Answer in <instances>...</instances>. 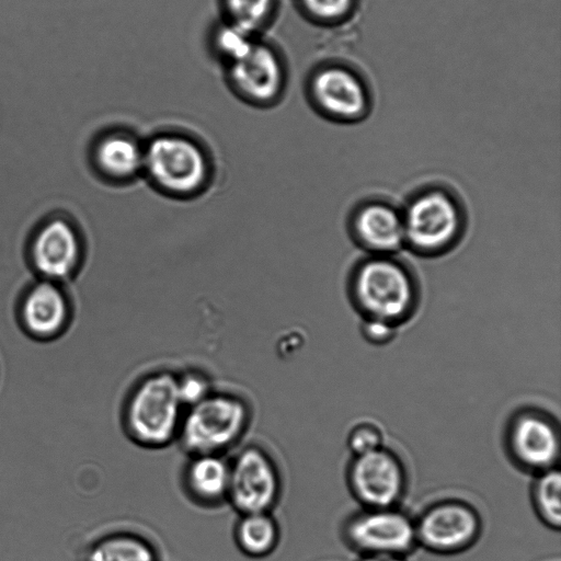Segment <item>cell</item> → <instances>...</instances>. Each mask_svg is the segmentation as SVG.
<instances>
[{"mask_svg":"<svg viewBox=\"0 0 561 561\" xmlns=\"http://www.w3.org/2000/svg\"><path fill=\"white\" fill-rule=\"evenodd\" d=\"M396 327L376 320H362L360 331L366 341L375 345H383L392 341Z\"/></svg>","mask_w":561,"mask_h":561,"instance_id":"obj_26","label":"cell"},{"mask_svg":"<svg viewBox=\"0 0 561 561\" xmlns=\"http://www.w3.org/2000/svg\"><path fill=\"white\" fill-rule=\"evenodd\" d=\"M404 248L422 257H437L463 239L468 214L459 194L444 183L415 188L401 206Z\"/></svg>","mask_w":561,"mask_h":561,"instance_id":"obj_2","label":"cell"},{"mask_svg":"<svg viewBox=\"0 0 561 561\" xmlns=\"http://www.w3.org/2000/svg\"><path fill=\"white\" fill-rule=\"evenodd\" d=\"M359 0H297L302 15L321 26H335L350 20Z\"/></svg>","mask_w":561,"mask_h":561,"instance_id":"obj_23","label":"cell"},{"mask_svg":"<svg viewBox=\"0 0 561 561\" xmlns=\"http://www.w3.org/2000/svg\"><path fill=\"white\" fill-rule=\"evenodd\" d=\"M505 444L511 459L526 471L537 474L558 467L560 431L542 411L524 409L513 415L506 427Z\"/></svg>","mask_w":561,"mask_h":561,"instance_id":"obj_12","label":"cell"},{"mask_svg":"<svg viewBox=\"0 0 561 561\" xmlns=\"http://www.w3.org/2000/svg\"><path fill=\"white\" fill-rule=\"evenodd\" d=\"M142 176L167 197L191 199L209 187L214 161L207 147L193 135L162 130L145 140Z\"/></svg>","mask_w":561,"mask_h":561,"instance_id":"obj_3","label":"cell"},{"mask_svg":"<svg viewBox=\"0 0 561 561\" xmlns=\"http://www.w3.org/2000/svg\"><path fill=\"white\" fill-rule=\"evenodd\" d=\"M344 542L359 556L407 557L417 546L414 520L397 507L364 508L343 524Z\"/></svg>","mask_w":561,"mask_h":561,"instance_id":"obj_9","label":"cell"},{"mask_svg":"<svg viewBox=\"0 0 561 561\" xmlns=\"http://www.w3.org/2000/svg\"><path fill=\"white\" fill-rule=\"evenodd\" d=\"M80 243L73 228L64 220L46 224L33 244V261L46 277L62 278L76 267Z\"/></svg>","mask_w":561,"mask_h":561,"instance_id":"obj_16","label":"cell"},{"mask_svg":"<svg viewBox=\"0 0 561 561\" xmlns=\"http://www.w3.org/2000/svg\"><path fill=\"white\" fill-rule=\"evenodd\" d=\"M383 435L379 426L370 421L358 422L347 435V446L353 456L364 455L381 447Z\"/></svg>","mask_w":561,"mask_h":561,"instance_id":"obj_25","label":"cell"},{"mask_svg":"<svg viewBox=\"0 0 561 561\" xmlns=\"http://www.w3.org/2000/svg\"><path fill=\"white\" fill-rule=\"evenodd\" d=\"M84 561H159V554L146 538L117 531L95 540L88 548Z\"/></svg>","mask_w":561,"mask_h":561,"instance_id":"obj_19","label":"cell"},{"mask_svg":"<svg viewBox=\"0 0 561 561\" xmlns=\"http://www.w3.org/2000/svg\"><path fill=\"white\" fill-rule=\"evenodd\" d=\"M531 502L540 520L558 530L561 525V474L558 467L536 474Z\"/></svg>","mask_w":561,"mask_h":561,"instance_id":"obj_21","label":"cell"},{"mask_svg":"<svg viewBox=\"0 0 561 561\" xmlns=\"http://www.w3.org/2000/svg\"><path fill=\"white\" fill-rule=\"evenodd\" d=\"M358 561H407L405 557L397 554H365Z\"/></svg>","mask_w":561,"mask_h":561,"instance_id":"obj_27","label":"cell"},{"mask_svg":"<svg viewBox=\"0 0 561 561\" xmlns=\"http://www.w3.org/2000/svg\"><path fill=\"white\" fill-rule=\"evenodd\" d=\"M224 69L229 89L251 106H274L287 88L288 69L283 54L261 37L247 54Z\"/></svg>","mask_w":561,"mask_h":561,"instance_id":"obj_7","label":"cell"},{"mask_svg":"<svg viewBox=\"0 0 561 561\" xmlns=\"http://www.w3.org/2000/svg\"><path fill=\"white\" fill-rule=\"evenodd\" d=\"M230 463L224 455H192L182 473V486L188 499L202 507L227 503Z\"/></svg>","mask_w":561,"mask_h":561,"instance_id":"obj_15","label":"cell"},{"mask_svg":"<svg viewBox=\"0 0 561 561\" xmlns=\"http://www.w3.org/2000/svg\"><path fill=\"white\" fill-rule=\"evenodd\" d=\"M185 410L176 374L151 371L133 385L124 400L123 430L134 444L161 449L178 440Z\"/></svg>","mask_w":561,"mask_h":561,"instance_id":"obj_4","label":"cell"},{"mask_svg":"<svg viewBox=\"0 0 561 561\" xmlns=\"http://www.w3.org/2000/svg\"><path fill=\"white\" fill-rule=\"evenodd\" d=\"M353 243L366 254H397L404 248L401 206L383 196L358 201L346 219Z\"/></svg>","mask_w":561,"mask_h":561,"instance_id":"obj_13","label":"cell"},{"mask_svg":"<svg viewBox=\"0 0 561 561\" xmlns=\"http://www.w3.org/2000/svg\"><path fill=\"white\" fill-rule=\"evenodd\" d=\"M252 421L247 400L225 391H211L184 412L178 440L192 455H224L245 435Z\"/></svg>","mask_w":561,"mask_h":561,"instance_id":"obj_5","label":"cell"},{"mask_svg":"<svg viewBox=\"0 0 561 561\" xmlns=\"http://www.w3.org/2000/svg\"><path fill=\"white\" fill-rule=\"evenodd\" d=\"M66 317L65 298L53 284L41 283L27 294L23 305V321L32 335L42 339L56 335Z\"/></svg>","mask_w":561,"mask_h":561,"instance_id":"obj_17","label":"cell"},{"mask_svg":"<svg viewBox=\"0 0 561 561\" xmlns=\"http://www.w3.org/2000/svg\"><path fill=\"white\" fill-rule=\"evenodd\" d=\"M96 168L108 181L129 184L142 176L145 140L126 128L104 133L93 149Z\"/></svg>","mask_w":561,"mask_h":561,"instance_id":"obj_14","label":"cell"},{"mask_svg":"<svg viewBox=\"0 0 561 561\" xmlns=\"http://www.w3.org/2000/svg\"><path fill=\"white\" fill-rule=\"evenodd\" d=\"M414 524L417 545L444 556L466 551L478 540L482 528L478 512L459 500L428 506Z\"/></svg>","mask_w":561,"mask_h":561,"instance_id":"obj_10","label":"cell"},{"mask_svg":"<svg viewBox=\"0 0 561 561\" xmlns=\"http://www.w3.org/2000/svg\"><path fill=\"white\" fill-rule=\"evenodd\" d=\"M259 37L221 19L211 30L209 45L211 53L226 67L247 54Z\"/></svg>","mask_w":561,"mask_h":561,"instance_id":"obj_22","label":"cell"},{"mask_svg":"<svg viewBox=\"0 0 561 561\" xmlns=\"http://www.w3.org/2000/svg\"><path fill=\"white\" fill-rule=\"evenodd\" d=\"M222 19L261 36L278 10V0H220Z\"/></svg>","mask_w":561,"mask_h":561,"instance_id":"obj_20","label":"cell"},{"mask_svg":"<svg viewBox=\"0 0 561 561\" xmlns=\"http://www.w3.org/2000/svg\"><path fill=\"white\" fill-rule=\"evenodd\" d=\"M346 480L351 493L364 508L397 507L407 485L400 458L385 447L353 456Z\"/></svg>","mask_w":561,"mask_h":561,"instance_id":"obj_11","label":"cell"},{"mask_svg":"<svg viewBox=\"0 0 561 561\" xmlns=\"http://www.w3.org/2000/svg\"><path fill=\"white\" fill-rule=\"evenodd\" d=\"M306 93L317 114L337 124L364 121L374 104L366 78L351 64L342 60L317 65L306 81Z\"/></svg>","mask_w":561,"mask_h":561,"instance_id":"obj_6","label":"cell"},{"mask_svg":"<svg viewBox=\"0 0 561 561\" xmlns=\"http://www.w3.org/2000/svg\"><path fill=\"white\" fill-rule=\"evenodd\" d=\"M346 293L362 320L396 328L409 321L421 304L420 279L398 254H366L357 260L348 273Z\"/></svg>","mask_w":561,"mask_h":561,"instance_id":"obj_1","label":"cell"},{"mask_svg":"<svg viewBox=\"0 0 561 561\" xmlns=\"http://www.w3.org/2000/svg\"><path fill=\"white\" fill-rule=\"evenodd\" d=\"M176 382L179 394L185 409L199 402L214 391L208 376L197 369L176 374Z\"/></svg>","mask_w":561,"mask_h":561,"instance_id":"obj_24","label":"cell"},{"mask_svg":"<svg viewBox=\"0 0 561 561\" xmlns=\"http://www.w3.org/2000/svg\"><path fill=\"white\" fill-rule=\"evenodd\" d=\"M229 503L240 515L271 513L282 494V478L271 455L249 445L229 460Z\"/></svg>","mask_w":561,"mask_h":561,"instance_id":"obj_8","label":"cell"},{"mask_svg":"<svg viewBox=\"0 0 561 561\" xmlns=\"http://www.w3.org/2000/svg\"><path fill=\"white\" fill-rule=\"evenodd\" d=\"M238 549L247 557L262 559L272 554L280 539L277 522L271 513L241 514L233 529Z\"/></svg>","mask_w":561,"mask_h":561,"instance_id":"obj_18","label":"cell"}]
</instances>
